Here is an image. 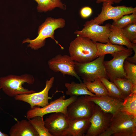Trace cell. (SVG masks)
<instances>
[{
	"label": "cell",
	"instance_id": "e575fe53",
	"mask_svg": "<svg viewBox=\"0 0 136 136\" xmlns=\"http://www.w3.org/2000/svg\"><path fill=\"white\" fill-rule=\"evenodd\" d=\"M1 89V87H0V90ZM1 99V98H0V99Z\"/></svg>",
	"mask_w": 136,
	"mask_h": 136
},
{
	"label": "cell",
	"instance_id": "7a4b0ae2",
	"mask_svg": "<svg viewBox=\"0 0 136 136\" xmlns=\"http://www.w3.org/2000/svg\"><path fill=\"white\" fill-rule=\"evenodd\" d=\"M96 42L87 37L77 36L70 43V56L74 61L79 63L92 61L98 57L96 55Z\"/></svg>",
	"mask_w": 136,
	"mask_h": 136
},
{
	"label": "cell",
	"instance_id": "6da1fadb",
	"mask_svg": "<svg viewBox=\"0 0 136 136\" xmlns=\"http://www.w3.org/2000/svg\"><path fill=\"white\" fill-rule=\"evenodd\" d=\"M65 24V21L62 18L48 17L39 26L38 30V36L33 40L27 38L23 40L22 44L29 43L28 47H29L35 50H37L45 45L46 39L50 38L54 41L61 49L63 50L64 47L55 39V31L58 28H63Z\"/></svg>",
	"mask_w": 136,
	"mask_h": 136
},
{
	"label": "cell",
	"instance_id": "83f0119b",
	"mask_svg": "<svg viewBox=\"0 0 136 136\" xmlns=\"http://www.w3.org/2000/svg\"><path fill=\"white\" fill-rule=\"evenodd\" d=\"M123 67L126 75L125 78L133 85H136V64L125 60Z\"/></svg>",
	"mask_w": 136,
	"mask_h": 136
},
{
	"label": "cell",
	"instance_id": "f1b7e54d",
	"mask_svg": "<svg viewBox=\"0 0 136 136\" xmlns=\"http://www.w3.org/2000/svg\"><path fill=\"white\" fill-rule=\"evenodd\" d=\"M121 29L125 36L130 42L136 44V23H130Z\"/></svg>",
	"mask_w": 136,
	"mask_h": 136
},
{
	"label": "cell",
	"instance_id": "d4e9b609",
	"mask_svg": "<svg viewBox=\"0 0 136 136\" xmlns=\"http://www.w3.org/2000/svg\"><path fill=\"white\" fill-rule=\"evenodd\" d=\"M99 78L106 88L109 96L124 100V97L119 89L113 82L109 81L108 79L105 78Z\"/></svg>",
	"mask_w": 136,
	"mask_h": 136
},
{
	"label": "cell",
	"instance_id": "4316f807",
	"mask_svg": "<svg viewBox=\"0 0 136 136\" xmlns=\"http://www.w3.org/2000/svg\"><path fill=\"white\" fill-rule=\"evenodd\" d=\"M132 23H136V12L122 16L119 19L113 21L112 24L121 29Z\"/></svg>",
	"mask_w": 136,
	"mask_h": 136
},
{
	"label": "cell",
	"instance_id": "4fadbf2b",
	"mask_svg": "<svg viewBox=\"0 0 136 136\" xmlns=\"http://www.w3.org/2000/svg\"><path fill=\"white\" fill-rule=\"evenodd\" d=\"M48 64L49 68L53 71L60 72L64 77L67 75L75 77L82 82L75 71V61L70 56L58 54L49 60Z\"/></svg>",
	"mask_w": 136,
	"mask_h": 136
},
{
	"label": "cell",
	"instance_id": "603a6c76",
	"mask_svg": "<svg viewBox=\"0 0 136 136\" xmlns=\"http://www.w3.org/2000/svg\"><path fill=\"white\" fill-rule=\"evenodd\" d=\"M119 89L125 98L136 89V85H133L125 78H118L113 82Z\"/></svg>",
	"mask_w": 136,
	"mask_h": 136
},
{
	"label": "cell",
	"instance_id": "8fae6325",
	"mask_svg": "<svg viewBox=\"0 0 136 136\" xmlns=\"http://www.w3.org/2000/svg\"><path fill=\"white\" fill-rule=\"evenodd\" d=\"M95 104L85 96H78L67 107L66 116L70 120L89 118L91 117Z\"/></svg>",
	"mask_w": 136,
	"mask_h": 136
},
{
	"label": "cell",
	"instance_id": "52a82bcc",
	"mask_svg": "<svg viewBox=\"0 0 136 136\" xmlns=\"http://www.w3.org/2000/svg\"><path fill=\"white\" fill-rule=\"evenodd\" d=\"M131 48L118 52L111 54L113 58L109 61H104V65L106 73L111 81L118 78H125L124 69V61L133 53Z\"/></svg>",
	"mask_w": 136,
	"mask_h": 136
},
{
	"label": "cell",
	"instance_id": "2e32d148",
	"mask_svg": "<svg viewBox=\"0 0 136 136\" xmlns=\"http://www.w3.org/2000/svg\"><path fill=\"white\" fill-rule=\"evenodd\" d=\"M90 124V118L70 119L68 128L63 136H85Z\"/></svg>",
	"mask_w": 136,
	"mask_h": 136
},
{
	"label": "cell",
	"instance_id": "ffe728a7",
	"mask_svg": "<svg viewBox=\"0 0 136 136\" xmlns=\"http://www.w3.org/2000/svg\"><path fill=\"white\" fill-rule=\"evenodd\" d=\"M96 55L99 57L107 54H111L126 50L123 46L113 44L109 42L104 44L99 42L96 43Z\"/></svg>",
	"mask_w": 136,
	"mask_h": 136
},
{
	"label": "cell",
	"instance_id": "f546056e",
	"mask_svg": "<svg viewBox=\"0 0 136 136\" xmlns=\"http://www.w3.org/2000/svg\"><path fill=\"white\" fill-rule=\"evenodd\" d=\"M91 8L89 7H85L82 8L80 11L81 17L84 18H87L90 16L92 13Z\"/></svg>",
	"mask_w": 136,
	"mask_h": 136
},
{
	"label": "cell",
	"instance_id": "836d02e7",
	"mask_svg": "<svg viewBox=\"0 0 136 136\" xmlns=\"http://www.w3.org/2000/svg\"><path fill=\"white\" fill-rule=\"evenodd\" d=\"M9 135L4 133L2 132L0 130V136H8Z\"/></svg>",
	"mask_w": 136,
	"mask_h": 136
},
{
	"label": "cell",
	"instance_id": "7402d4cb",
	"mask_svg": "<svg viewBox=\"0 0 136 136\" xmlns=\"http://www.w3.org/2000/svg\"><path fill=\"white\" fill-rule=\"evenodd\" d=\"M83 82L88 90L94 93L96 96L109 95L106 88L99 78H97L93 82Z\"/></svg>",
	"mask_w": 136,
	"mask_h": 136
},
{
	"label": "cell",
	"instance_id": "e0dca14e",
	"mask_svg": "<svg viewBox=\"0 0 136 136\" xmlns=\"http://www.w3.org/2000/svg\"><path fill=\"white\" fill-rule=\"evenodd\" d=\"M10 136H39L38 134L28 120L17 121L9 131Z\"/></svg>",
	"mask_w": 136,
	"mask_h": 136
},
{
	"label": "cell",
	"instance_id": "5bb4252c",
	"mask_svg": "<svg viewBox=\"0 0 136 136\" xmlns=\"http://www.w3.org/2000/svg\"><path fill=\"white\" fill-rule=\"evenodd\" d=\"M70 119L64 114L55 112L44 121L45 127L52 136H63L68 128Z\"/></svg>",
	"mask_w": 136,
	"mask_h": 136
},
{
	"label": "cell",
	"instance_id": "3957f363",
	"mask_svg": "<svg viewBox=\"0 0 136 136\" xmlns=\"http://www.w3.org/2000/svg\"><path fill=\"white\" fill-rule=\"evenodd\" d=\"M136 136V117L122 111L112 116L108 128L99 136Z\"/></svg>",
	"mask_w": 136,
	"mask_h": 136
},
{
	"label": "cell",
	"instance_id": "d6a6232c",
	"mask_svg": "<svg viewBox=\"0 0 136 136\" xmlns=\"http://www.w3.org/2000/svg\"><path fill=\"white\" fill-rule=\"evenodd\" d=\"M122 0H112L114 3L117 4L119 3Z\"/></svg>",
	"mask_w": 136,
	"mask_h": 136
},
{
	"label": "cell",
	"instance_id": "d6986e66",
	"mask_svg": "<svg viewBox=\"0 0 136 136\" xmlns=\"http://www.w3.org/2000/svg\"><path fill=\"white\" fill-rule=\"evenodd\" d=\"M64 85L67 89L65 92L67 95L70 96L85 95L96 96L94 94L88 90L84 82H81L80 83L73 81L71 83L66 82L65 83Z\"/></svg>",
	"mask_w": 136,
	"mask_h": 136
},
{
	"label": "cell",
	"instance_id": "1f68e13d",
	"mask_svg": "<svg viewBox=\"0 0 136 136\" xmlns=\"http://www.w3.org/2000/svg\"><path fill=\"white\" fill-rule=\"evenodd\" d=\"M95 0L96 1V3H97L99 4L104 2H107L110 3L112 5L114 4L112 0Z\"/></svg>",
	"mask_w": 136,
	"mask_h": 136
},
{
	"label": "cell",
	"instance_id": "277c9868",
	"mask_svg": "<svg viewBox=\"0 0 136 136\" xmlns=\"http://www.w3.org/2000/svg\"><path fill=\"white\" fill-rule=\"evenodd\" d=\"M33 76L25 74L20 75H9L0 77V87L3 92L8 96L14 97L17 95L29 94L36 92L22 86L26 83L32 85L35 82Z\"/></svg>",
	"mask_w": 136,
	"mask_h": 136
},
{
	"label": "cell",
	"instance_id": "9a60e30c",
	"mask_svg": "<svg viewBox=\"0 0 136 136\" xmlns=\"http://www.w3.org/2000/svg\"><path fill=\"white\" fill-rule=\"evenodd\" d=\"M85 96L88 100L93 102L105 112L112 114V116L116 115L122 110L123 100L109 95L98 97Z\"/></svg>",
	"mask_w": 136,
	"mask_h": 136
},
{
	"label": "cell",
	"instance_id": "cb8c5ba5",
	"mask_svg": "<svg viewBox=\"0 0 136 136\" xmlns=\"http://www.w3.org/2000/svg\"><path fill=\"white\" fill-rule=\"evenodd\" d=\"M122 111L136 117V89L124 99Z\"/></svg>",
	"mask_w": 136,
	"mask_h": 136
},
{
	"label": "cell",
	"instance_id": "44dd1931",
	"mask_svg": "<svg viewBox=\"0 0 136 136\" xmlns=\"http://www.w3.org/2000/svg\"><path fill=\"white\" fill-rule=\"evenodd\" d=\"M37 3V9L39 12L51 11L56 8L66 9V5L61 0H34Z\"/></svg>",
	"mask_w": 136,
	"mask_h": 136
},
{
	"label": "cell",
	"instance_id": "30bf717a",
	"mask_svg": "<svg viewBox=\"0 0 136 136\" xmlns=\"http://www.w3.org/2000/svg\"><path fill=\"white\" fill-rule=\"evenodd\" d=\"M136 12V7L124 5L113 6L110 3H103L101 11L98 16L92 19V22L100 25L106 21L112 19L116 20L123 16Z\"/></svg>",
	"mask_w": 136,
	"mask_h": 136
},
{
	"label": "cell",
	"instance_id": "8992f818",
	"mask_svg": "<svg viewBox=\"0 0 136 136\" xmlns=\"http://www.w3.org/2000/svg\"><path fill=\"white\" fill-rule=\"evenodd\" d=\"M78 97L73 96L65 99L64 96H63L51 101L48 105L44 107H35L27 111L26 118L29 120L36 116L43 117L46 114L58 112H62L66 115L67 106L75 101Z\"/></svg>",
	"mask_w": 136,
	"mask_h": 136
},
{
	"label": "cell",
	"instance_id": "4dcf8cb0",
	"mask_svg": "<svg viewBox=\"0 0 136 136\" xmlns=\"http://www.w3.org/2000/svg\"><path fill=\"white\" fill-rule=\"evenodd\" d=\"M134 52V54L133 56L131 57H128L127 58L126 60L128 62L134 64H136V46H135L132 49Z\"/></svg>",
	"mask_w": 136,
	"mask_h": 136
},
{
	"label": "cell",
	"instance_id": "9c48e42d",
	"mask_svg": "<svg viewBox=\"0 0 136 136\" xmlns=\"http://www.w3.org/2000/svg\"><path fill=\"white\" fill-rule=\"evenodd\" d=\"M112 116L95 104L90 118V125L85 136H99L109 126Z\"/></svg>",
	"mask_w": 136,
	"mask_h": 136
},
{
	"label": "cell",
	"instance_id": "5b68a950",
	"mask_svg": "<svg viewBox=\"0 0 136 136\" xmlns=\"http://www.w3.org/2000/svg\"><path fill=\"white\" fill-rule=\"evenodd\" d=\"M105 56H99L87 63H80L75 62L76 72L83 82H93L97 78L102 77L108 79L104 65Z\"/></svg>",
	"mask_w": 136,
	"mask_h": 136
},
{
	"label": "cell",
	"instance_id": "484cf974",
	"mask_svg": "<svg viewBox=\"0 0 136 136\" xmlns=\"http://www.w3.org/2000/svg\"><path fill=\"white\" fill-rule=\"evenodd\" d=\"M28 120L37 132L39 136H52L45 126L43 117L36 116Z\"/></svg>",
	"mask_w": 136,
	"mask_h": 136
},
{
	"label": "cell",
	"instance_id": "7c38bea8",
	"mask_svg": "<svg viewBox=\"0 0 136 136\" xmlns=\"http://www.w3.org/2000/svg\"><path fill=\"white\" fill-rule=\"evenodd\" d=\"M55 80L53 77L47 80L45 86L42 91L29 94H23L16 95L14 97L16 100L22 101L28 104L31 108L35 106L43 107L49 104L48 100L52 97L48 96L49 92L52 87Z\"/></svg>",
	"mask_w": 136,
	"mask_h": 136
},
{
	"label": "cell",
	"instance_id": "ba28073f",
	"mask_svg": "<svg viewBox=\"0 0 136 136\" xmlns=\"http://www.w3.org/2000/svg\"><path fill=\"white\" fill-rule=\"evenodd\" d=\"M111 26L109 23L103 26L95 24L91 20L85 22L82 30H76L74 33L77 36L88 38L95 42L106 43L110 42L108 36Z\"/></svg>",
	"mask_w": 136,
	"mask_h": 136
},
{
	"label": "cell",
	"instance_id": "ac0fdd59",
	"mask_svg": "<svg viewBox=\"0 0 136 136\" xmlns=\"http://www.w3.org/2000/svg\"><path fill=\"white\" fill-rule=\"evenodd\" d=\"M108 38L110 43L113 44L126 46L127 48L132 49L136 44L130 42L125 36L122 29L111 24Z\"/></svg>",
	"mask_w": 136,
	"mask_h": 136
}]
</instances>
